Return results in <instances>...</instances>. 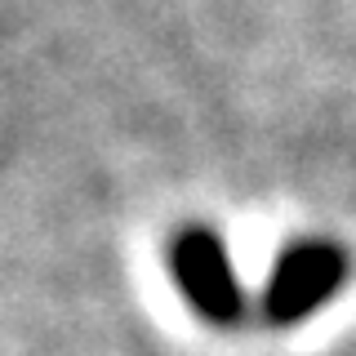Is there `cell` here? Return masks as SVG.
Here are the masks:
<instances>
[{"instance_id":"2","label":"cell","mask_w":356,"mask_h":356,"mask_svg":"<svg viewBox=\"0 0 356 356\" xmlns=\"http://www.w3.org/2000/svg\"><path fill=\"white\" fill-rule=\"evenodd\" d=\"M170 272L200 316L222 321V325L241 316V285L227 263V250H222V241L214 232H205V227L178 232L170 245Z\"/></svg>"},{"instance_id":"1","label":"cell","mask_w":356,"mask_h":356,"mask_svg":"<svg viewBox=\"0 0 356 356\" xmlns=\"http://www.w3.org/2000/svg\"><path fill=\"white\" fill-rule=\"evenodd\" d=\"M343 250L330 241H298L289 245L276 263L272 281H267L263 294V312L276 321V325H289V321H303L307 312H316L325 298H334V289L343 285Z\"/></svg>"}]
</instances>
